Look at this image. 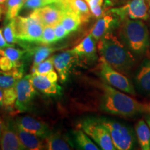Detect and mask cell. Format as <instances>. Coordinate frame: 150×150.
I'll use <instances>...</instances> for the list:
<instances>
[{"label":"cell","instance_id":"6da1fadb","mask_svg":"<svg viewBox=\"0 0 150 150\" xmlns=\"http://www.w3.org/2000/svg\"><path fill=\"white\" fill-rule=\"evenodd\" d=\"M100 86L102 91L100 109L103 112L123 117L150 112V102H140L106 83Z\"/></svg>","mask_w":150,"mask_h":150},{"label":"cell","instance_id":"7a4b0ae2","mask_svg":"<svg viewBox=\"0 0 150 150\" xmlns=\"http://www.w3.org/2000/svg\"><path fill=\"white\" fill-rule=\"evenodd\" d=\"M97 50L100 58L124 74H130L136 66V56L112 32L99 39Z\"/></svg>","mask_w":150,"mask_h":150},{"label":"cell","instance_id":"3957f363","mask_svg":"<svg viewBox=\"0 0 150 150\" xmlns=\"http://www.w3.org/2000/svg\"><path fill=\"white\" fill-rule=\"evenodd\" d=\"M119 38L136 57H140L149 49V29L141 20L125 18L120 26Z\"/></svg>","mask_w":150,"mask_h":150},{"label":"cell","instance_id":"277c9868","mask_svg":"<svg viewBox=\"0 0 150 150\" xmlns=\"http://www.w3.org/2000/svg\"><path fill=\"white\" fill-rule=\"evenodd\" d=\"M100 120L109 131L112 143L116 149H134L137 138L136 132L131 127L107 118H100Z\"/></svg>","mask_w":150,"mask_h":150},{"label":"cell","instance_id":"5b68a950","mask_svg":"<svg viewBox=\"0 0 150 150\" xmlns=\"http://www.w3.org/2000/svg\"><path fill=\"white\" fill-rule=\"evenodd\" d=\"M16 35L18 40L29 42H40L44 26L32 13L28 16L15 18Z\"/></svg>","mask_w":150,"mask_h":150},{"label":"cell","instance_id":"8992f818","mask_svg":"<svg viewBox=\"0 0 150 150\" xmlns=\"http://www.w3.org/2000/svg\"><path fill=\"white\" fill-rule=\"evenodd\" d=\"M79 127L103 150L116 149L110 134L100 118H87L81 122Z\"/></svg>","mask_w":150,"mask_h":150},{"label":"cell","instance_id":"52a82bcc","mask_svg":"<svg viewBox=\"0 0 150 150\" xmlns=\"http://www.w3.org/2000/svg\"><path fill=\"white\" fill-rule=\"evenodd\" d=\"M98 72L99 76L104 81L105 83L124 93L136 95L134 85L125 74L116 70L102 58L99 59Z\"/></svg>","mask_w":150,"mask_h":150},{"label":"cell","instance_id":"ba28073f","mask_svg":"<svg viewBox=\"0 0 150 150\" xmlns=\"http://www.w3.org/2000/svg\"><path fill=\"white\" fill-rule=\"evenodd\" d=\"M149 0H131L122 7L110 10L121 20L125 18L133 20H148Z\"/></svg>","mask_w":150,"mask_h":150},{"label":"cell","instance_id":"9c48e42d","mask_svg":"<svg viewBox=\"0 0 150 150\" xmlns=\"http://www.w3.org/2000/svg\"><path fill=\"white\" fill-rule=\"evenodd\" d=\"M15 88L17 92L16 109L19 112H25L36 94L35 88L31 81V74H28L19 80Z\"/></svg>","mask_w":150,"mask_h":150},{"label":"cell","instance_id":"30bf717a","mask_svg":"<svg viewBox=\"0 0 150 150\" xmlns=\"http://www.w3.org/2000/svg\"><path fill=\"white\" fill-rule=\"evenodd\" d=\"M31 79L35 89L48 95H59L61 92L58 81V74L54 70L44 74H31Z\"/></svg>","mask_w":150,"mask_h":150},{"label":"cell","instance_id":"8fae6325","mask_svg":"<svg viewBox=\"0 0 150 150\" xmlns=\"http://www.w3.org/2000/svg\"><path fill=\"white\" fill-rule=\"evenodd\" d=\"M64 11V5L54 3L33 11L32 13L43 26H55L61 22Z\"/></svg>","mask_w":150,"mask_h":150},{"label":"cell","instance_id":"7c38bea8","mask_svg":"<svg viewBox=\"0 0 150 150\" xmlns=\"http://www.w3.org/2000/svg\"><path fill=\"white\" fill-rule=\"evenodd\" d=\"M134 87L140 95L150 97V56L146 57L134 74Z\"/></svg>","mask_w":150,"mask_h":150},{"label":"cell","instance_id":"4fadbf2b","mask_svg":"<svg viewBox=\"0 0 150 150\" xmlns=\"http://www.w3.org/2000/svg\"><path fill=\"white\" fill-rule=\"evenodd\" d=\"M0 145L2 150L25 149L17 134L15 123L12 124L10 121H6L4 124Z\"/></svg>","mask_w":150,"mask_h":150},{"label":"cell","instance_id":"5bb4252c","mask_svg":"<svg viewBox=\"0 0 150 150\" xmlns=\"http://www.w3.org/2000/svg\"><path fill=\"white\" fill-rule=\"evenodd\" d=\"M77 58L72 50L54 56V67L59 75L62 83H64L67 81L71 68Z\"/></svg>","mask_w":150,"mask_h":150},{"label":"cell","instance_id":"9a60e30c","mask_svg":"<svg viewBox=\"0 0 150 150\" xmlns=\"http://www.w3.org/2000/svg\"><path fill=\"white\" fill-rule=\"evenodd\" d=\"M15 124L21 129L40 137L42 139L50 134V131L45 123L30 116H24L17 118Z\"/></svg>","mask_w":150,"mask_h":150},{"label":"cell","instance_id":"2e32d148","mask_svg":"<svg viewBox=\"0 0 150 150\" xmlns=\"http://www.w3.org/2000/svg\"><path fill=\"white\" fill-rule=\"evenodd\" d=\"M97 48L95 38L89 33L78 45L72 49V51L78 58H81L88 61L93 62L97 58Z\"/></svg>","mask_w":150,"mask_h":150},{"label":"cell","instance_id":"e0dca14e","mask_svg":"<svg viewBox=\"0 0 150 150\" xmlns=\"http://www.w3.org/2000/svg\"><path fill=\"white\" fill-rule=\"evenodd\" d=\"M118 24V19L111 14L104 15L98 18V20L92 28L90 34L98 41L107 33L111 32V30Z\"/></svg>","mask_w":150,"mask_h":150},{"label":"cell","instance_id":"ac0fdd59","mask_svg":"<svg viewBox=\"0 0 150 150\" xmlns=\"http://www.w3.org/2000/svg\"><path fill=\"white\" fill-rule=\"evenodd\" d=\"M15 126H16V129L19 138H20V141L25 148V149H45L44 140H41L40 137L24 130V129L17 126L16 124H15Z\"/></svg>","mask_w":150,"mask_h":150},{"label":"cell","instance_id":"d6986e66","mask_svg":"<svg viewBox=\"0 0 150 150\" xmlns=\"http://www.w3.org/2000/svg\"><path fill=\"white\" fill-rule=\"evenodd\" d=\"M23 66L14 67L11 70L0 71V88L3 90L15 87L18 81L23 77Z\"/></svg>","mask_w":150,"mask_h":150},{"label":"cell","instance_id":"ffe728a7","mask_svg":"<svg viewBox=\"0 0 150 150\" xmlns=\"http://www.w3.org/2000/svg\"><path fill=\"white\" fill-rule=\"evenodd\" d=\"M137 142L142 150L150 149V128L147 122L140 120L135 125Z\"/></svg>","mask_w":150,"mask_h":150},{"label":"cell","instance_id":"44dd1931","mask_svg":"<svg viewBox=\"0 0 150 150\" xmlns=\"http://www.w3.org/2000/svg\"><path fill=\"white\" fill-rule=\"evenodd\" d=\"M65 4L79 17L81 23L89 21L92 13L88 4L86 0H67Z\"/></svg>","mask_w":150,"mask_h":150},{"label":"cell","instance_id":"7402d4cb","mask_svg":"<svg viewBox=\"0 0 150 150\" xmlns=\"http://www.w3.org/2000/svg\"><path fill=\"white\" fill-rule=\"evenodd\" d=\"M64 5V11L63 16L60 22L62 25L69 32H73L77 30L80 24H81V19L74 11L71 10L66 4Z\"/></svg>","mask_w":150,"mask_h":150},{"label":"cell","instance_id":"603a6c76","mask_svg":"<svg viewBox=\"0 0 150 150\" xmlns=\"http://www.w3.org/2000/svg\"><path fill=\"white\" fill-rule=\"evenodd\" d=\"M44 140L45 149L49 150H70L72 149V145L63 137L58 134H50Z\"/></svg>","mask_w":150,"mask_h":150},{"label":"cell","instance_id":"cb8c5ba5","mask_svg":"<svg viewBox=\"0 0 150 150\" xmlns=\"http://www.w3.org/2000/svg\"><path fill=\"white\" fill-rule=\"evenodd\" d=\"M74 136L75 142L80 149L84 150L100 149V147L97 145L82 129L74 131Z\"/></svg>","mask_w":150,"mask_h":150},{"label":"cell","instance_id":"d4e9b609","mask_svg":"<svg viewBox=\"0 0 150 150\" xmlns=\"http://www.w3.org/2000/svg\"><path fill=\"white\" fill-rule=\"evenodd\" d=\"M59 49L51 47L42 46V47H37L29 50V52L33 55V61L32 67L36 66L41 62L45 61L47 59L52 53L56 52Z\"/></svg>","mask_w":150,"mask_h":150},{"label":"cell","instance_id":"484cf974","mask_svg":"<svg viewBox=\"0 0 150 150\" xmlns=\"http://www.w3.org/2000/svg\"><path fill=\"white\" fill-rule=\"evenodd\" d=\"M26 0H7L6 2V21L13 20L18 16Z\"/></svg>","mask_w":150,"mask_h":150},{"label":"cell","instance_id":"4316f807","mask_svg":"<svg viewBox=\"0 0 150 150\" xmlns=\"http://www.w3.org/2000/svg\"><path fill=\"white\" fill-rule=\"evenodd\" d=\"M24 53L25 52L23 50L14 47V46L0 49V56H2L8 58L13 62L17 67L22 65L20 60L22 59Z\"/></svg>","mask_w":150,"mask_h":150},{"label":"cell","instance_id":"83f0119b","mask_svg":"<svg viewBox=\"0 0 150 150\" xmlns=\"http://www.w3.org/2000/svg\"><path fill=\"white\" fill-rule=\"evenodd\" d=\"M17 92L16 88L12 87L4 90L3 108L8 111L16 109Z\"/></svg>","mask_w":150,"mask_h":150},{"label":"cell","instance_id":"f1b7e54d","mask_svg":"<svg viewBox=\"0 0 150 150\" xmlns=\"http://www.w3.org/2000/svg\"><path fill=\"white\" fill-rule=\"evenodd\" d=\"M6 22V24H5L2 29L4 36L6 40L7 41V42L11 45L17 43L18 39L16 35L15 19Z\"/></svg>","mask_w":150,"mask_h":150},{"label":"cell","instance_id":"f546056e","mask_svg":"<svg viewBox=\"0 0 150 150\" xmlns=\"http://www.w3.org/2000/svg\"><path fill=\"white\" fill-rule=\"evenodd\" d=\"M54 56L47 59L37 65L36 66L31 67V74H44L54 70Z\"/></svg>","mask_w":150,"mask_h":150},{"label":"cell","instance_id":"4dcf8cb0","mask_svg":"<svg viewBox=\"0 0 150 150\" xmlns=\"http://www.w3.org/2000/svg\"><path fill=\"white\" fill-rule=\"evenodd\" d=\"M57 41L54 26H44L40 42L44 45H50Z\"/></svg>","mask_w":150,"mask_h":150},{"label":"cell","instance_id":"1f68e13d","mask_svg":"<svg viewBox=\"0 0 150 150\" xmlns=\"http://www.w3.org/2000/svg\"><path fill=\"white\" fill-rule=\"evenodd\" d=\"M91 9L92 16L97 18H99L104 16V10L102 4L104 0H86Z\"/></svg>","mask_w":150,"mask_h":150},{"label":"cell","instance_id":"d6a6232c","mask_svg":"<svg viewBox=\"0 0 150 150\" xmlns=\"http://www.w3.org/2000/svg\"><path fill=\"white\" fill-rule=\"evenodd\" d=\"M46 5L48 4L45 1H40V0H26L22 8L34 11L35 9L41 8Z\"/></svg>","mask_w":150,"mask_h":150},{"label":"cell","instance_id":"836d02e7","mask_svg":"<svg viewBox=\"0 0 150 150\" xmlns=\"http://www.w3.org/2000/svg\"><path fill=\"white\" fill-rule=\"evenodd\" d=\"M14 67H17L11 59L6 57V56H0V70L1 71L6 72V71L11 70V69L14 68Z\"/></svg>","mask_w":150,"mask_h":150},{"label":"cell","instance_id":"e575fe53","mask_svg":"<svg viewBox=\"0 0 150 150\" xmlns=\"http://www.w3.org/2000/svg\"><path fill=\"white\" fill-rule=\"evenodd\" d=\"M54 27L57 40H60L65 38L70 33V32L60 22L57 24H56L55 26H54Z\"/></svg>","mask_w":150,"mask_h":150},{"label":"cell","instance_id":"d590c367","mask_svg":"<svg viewBox=\"0 0 150 150\" xmlns=\"http://www.w3.org/2000/svg\"><path fill=\"white\" fill-rule=\"evenodd\" d=\"M13 46V45L9 44V43L7 42V41L6 40L4 36L2 29L0 28V49H3Z\"/></svg>","mask_w":150,"mask_h":150},{"label":"cell","instance_id":"8d00e7d4","mask_svg":"<svg viewBox=\"0 0 150 150\" xmlns=\"http://www.w3.org/2000/svg\"><path fill=\"white\" fill-rule=\"evenodd\" d=\"M3 98H4V90L0 88V108H3Z\"/></svg>","mask_w":150,"mask_h":150},{"label":"cell","instance_id":"74e56055","mask_svg":"<svg viewBox=\"0 0 150 150\" xmlns=\"http://www.w3.org/2000/svg\"><path fill=\"white\" fill-rule=\"evenodd\" d=\"M4 124V122L3 121L2 118H1V115H0V140H1V133H2Z\"/></svg>","mask_w":150,"mask_h":150},{"label":"cell","instance_id":"f35d334b","mask_svg":"<svg viewBox=\"0 0 150 150\" xmlns=\"http://www.w3.org/2000/svg\"><path fill=\"white\" fill-rule=\"evenodd\" d=\"M145 117L146 122H147L148 126H149L150 128V112H147V113H146L145 115Z\"/></svg>","mask_w":150,"mask_h":150},{"label":"cell","instance_id":"ab89813d","mask_svg":"<svg viewBox=\"0 0 150 150\" xmlns=\"http://www.w3.org/2000/svg\"><path fill=\"white\" fill-rule=\"evenodd\" d=\"M40 1H45L47 4H54V3H58L57 0H40Z\"/></svg>","mask_w":150,"mask_h":150},{"label":"cell","instance_id":"60d3db41","mask_svg":"<svg viewBox=\"0 0 150 150\" xmlns=\"http://www.w3.org/2000/svg\"><path fill=\"white\" fill-rule=\"evenodd\" d=\"M66 1H67V0H57L58 3L62 4H65L66 3Z\"/></svg>","mask_w":150,"mask_h":150},{"label":"cell","instance_id":"b9f144b4","mask_svg":"<svg viewBox=\"0 0 150 150\" xmlns=\"http://www.w3.org/2000/svg\"><path fill=\"white\" fill-rule=\"evenodd\" d=\"M3 12H4V11H3L2 7H1V5H0V20H1V17H2Z\"/></svg>","mask_w":150,"mask_h":150},{"label":"cell","instance_id":"7bdbcfd3","mask_svg":"<svg viewBox=\"0 0 150 150\" xmlns=\"http://www.w3.org/2000/svg\"><path fill=\"white\" fill-rule=\"evenodd\" d=\"M7 0H0V5H4L5 4Z\"/></svg>","mask_w":150,"mask_h":150},{"label":"cell","instance_id":"ee69618b","mask_svg":"<svg viewBox=\"0 0 150 150\" xmlns=\"http://www.w3.org/2000/svg\"><path fill=\"white\" fill-rule=\"evenodd\" d=\"M148 20L150 21V7H149V12H148Z\"/></svg>","mask_w":150,"mask_h":150},{"label":"cell","instance_id":"f6af8a7d","mask_svg":"<svg viewBox=\"0 0 150 150\" xmlns=\"http://www.w3.org/2000/svg\"><path fill=\"white\" fill-rule=\"evenodd\" d=\"M149 35H150V25H149Z\"/></svg>","mask_w":150,"mask_h":150},{"label":"cell","instance_id":"bcb514c9","mask_svg":"<svg viewBox=\"0 0 150 150\" xmlns=\"http://www.w3.org/2000/svg\"><path fill=\"white\" fill-rule=\"evenodd\" d=\"M0 149H1V145H0Z\"/></svg>","mask_w":150,"mask_h":150},{"label":"cell","instance_id":"7dc6e473","mask_svg":"<svg viewBox=\"0 0 150 150\" xmlns=\"http://www.w3.org/2000/svg\"><path fill=\"white\" fill-rule=\"evenodd\" d=\"M149 5H150V0H149Z\"/></svg>","mask_w":150,"mask_h":150},{"label":"cell","instance_id":"c3c4849f","mask_svg":"<svg viewBox=\"0 0 150 150\" xmlns=\"http://www.w3.org/2000/svg\"></svg>","mask_w":150,"mask_h":150},{"label":"cell","instance_id":"681fc988","mask_svg":"<svg viewBox=\"0 0 150 150\" xmlns=\"http://www.w3.org/2000/svg\"><path fill=\"white\" fill-rule=\"evenodd\" d=\"M0 71H1V70H0Z\"/></svg>","mask_w":150,"mask_h":150}]
</instances>
